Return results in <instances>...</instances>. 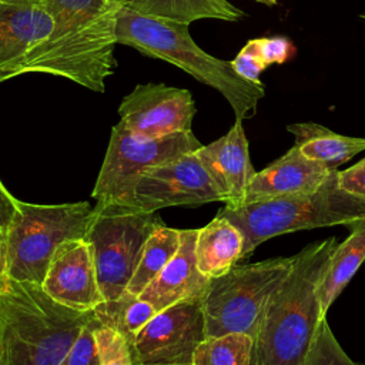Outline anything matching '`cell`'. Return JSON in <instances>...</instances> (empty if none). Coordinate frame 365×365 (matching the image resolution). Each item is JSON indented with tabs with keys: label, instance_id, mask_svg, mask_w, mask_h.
<instances>
[{
	"label": "cell",
	"instance_id": "cell-6",
	"mask_svg": "<svg viewBox=\"0 0 365 365\" xmlns=\"http://www.w3.org/2000/svg\"><path fill=\"white\" fill-rule=\"evenodd\" d=\"M94 215L96 207L86 201L46 205L19 200L7 228L10 279L41 285L58 245L86 238Z\"/></svg>",
	"mask_w": 365,
	"mask_h": 365
},
{
	"label": "cell",
	"instance_id": "cell-33",
	"mask_svg": "<svg viewBox=\"0 0 365 365\" xmlns=\"http://www.w3.org/2000/svg\"><path fill=\"white\" fill-rule=\"evenodd\" d=\"M361 19H362V20H365V13H362V14H361Z\"/></svg>",
	"mask_w": 365,
	"mask_h": 365
},
{
	"label": "cell",
	"instance_id": "cell-31",
	"mask_svg": "<svg viewBox=\"0 0 365 365\" xmlns=\"http://www.w3.org/2000/svg\"><path fill=\"white\" fill-rule=\"evenodd\" d=\"M9 258H7V230L0 228V292L9 287Z\"/></svg>",
	"mask_w": 365,
	"mask_h": 365
},
{
	"label": "cell",
	"instance_id": "cell-24",
	"mask_svg": "<svg viewBox=\"0 0 365 365\" xmlns=\"http://www.w3.org/2000/svg\"><path fill=\"white\" fill-rule=\"evenodd\" d=\"M301 365H361L354 362L338 344L327 318L324 317L314 334L311 345Z\"/></svg>",
	"mask_w": 365,
	"mask_h": 365
},
{
	"label": "cell",
	"instance_id": "cell-17",
	"mask_svg": "<svg viewBox=\"0 0 365 365\" xmlns=\"http://www.w3.org/2000/svg\"><path fill=\"white\" fill-rule=\"evenodd\" d=\"M198 230H181V244L157 278L138 295L157 312L185 299L202 298L210 278L201 274L195 261Z\"/></svg>",
	"mask_w": 365,
	"mask_h": 365
},
{
	"label": "cell",
	"instance_id": "cell-29",
	"mask_svg": "<svg viewBox=\"0 0 365 365\" xmlns=\"http://www.w3.org/2000/svg\"><path fill=\"white\" fill-rule=\"evenodd\" d=\"M338 184L344 191L365 202V158L346 170L338 171Z\"/></svg>",
	"mask_w": 365,
	"mask_h": 365
},
{
	"label": "cell",
	"instance_id": "cell-30",
	"mask_svg": "<svg viewBox=\"0 0 365 365\" xmlns=\"http://www.w3.org/2000/svg\"><path fill=\"white\" fill-rule=\"evenodd\" d=\"M17 201L0 181V228H9L17 210Z\"/></svg>",
	"mask_w": 365,
	"mask_h": 365
},
{
	"label": "cell",
	"instance_id": "cell-9",
	"mask_svg": "<svg viewBox=\"0 0 365 365\" xmlns=\"http://www.w3.org/2000/svg\"><path fill=\"white\" fill-rule=\"evenodd\" d=\"M202 144L192 131L145 138L128 131L120 121L113 127L103 165L93 188L96 205L128 204L138 178L150 168L197 151Z\"/></svg>",
	"mask_w": 365,
	"mask_h": 365
},
{
	"label": "cell",
	"instance_id": "cell-32",
	"mask_svg": "<svg viewBox=\"0 0 365 365\" xmlns=\"http://www.w3.org/2000/svg\"><path fill=\"white\" fill-rule=\"evenodd\" d=\"M255 1L262 3V4H265V6H275V4L278 3V0H255Z\"/></svg>",
	"mask_w": 365,
	"mask_h": 365
},
{
	"label": "cell",
	"instance_id": "cell-1",
	"mask_svg": "<svg viewBox=\"0 0 365 365\" xmlns=\"http://www.w3.org/2000/svg\"><path fill=\"white\" fill-rule=\"evenodd\" d=\"M53 27L11 71L10 78L27 73L64 77L91 91L104 93L114 73L118 0H43Z\"/></svg>",
	"mask_w": 365,
	"mask_h": 365
},
{
	"label": "cell",
	"instance_id": "cell-20",
	"mask_svg": "<svg viewBox=\"0 0 365 365\" xmlns=\"http://www.w3.org/2000/svg\"><path fill=\"white\" fill-rule=\"evenodd\" d=\"M288 131L295 135L298 150L309 160L318 161L331 170L346 163L365 150V138L336 134L315 123L289 124Z\"/></svg>",
	"mask_w": 365,
	"mask_h": 365
},
{
	"label": "cell",
	"instance_id": "cell-19",
	"mask_svg": "<svg viewBox=\"0 0 365 365\" xmlns=\"http://www.w3.org/2000/svg\"><path fill=\"white\" fill-rule=\"evenodd\" d=\"M123 9L141 16L190 24L195 20L217 19L237 21L244 11L228 0H118Z\"/></svg>",
	"mask_w": 365,
	"mask_h": 365
},
{
	"label": "cell",
	"instance_id": "cell-11",
	"mask_svg": "<svg viewBox=\"0 0 365 365\" xmlns=\"http://www.w3.org/2000/svg\"><path fill=\"white\" fill-rule=\"evenodd\" d=\"M214 201L222 197L194 151L147 170L135 182L128 205L157 212L165 207Z\"/></svg>",
	"mask_w": 365,
	"mask_h": 365
},
{
	"label": "cell",
	"instance_id": "cell-10",
	"mask_svg": "<svg viewBox=\"0 0 365 365\" xmlns=\"http://www.w3.org/2000/svg\"><path fill=\"white\" fill-rule=\"evenodd\" d=\"M201 299L157 312L134 339L135 365H194L195 348L205 338Z\"/></svg>",
	"mask_w": 365,
	"mask_h": 365
},
{
	"label": "cell",
	"instance_id": "cell-27",
	"mask_svg": "<svg viewBox=\"0 0 365 365\" xmlns=\"http://www.w3.org/2000/svg\"><path fill=\"white\" fill-rule=\"evenodd\" d=\"M254 47L259 56V58L264 61V64L268 67L269 64H281L294 51L292 43L285 37H262V38H254L252 40Z\"/></svg>",
	"mask_w": 365,
	"mask_h": 365
},
{
	"label": "cell",
	"instance_id": "cell-28",
	"mask_svg": "<svg viewBox=\"0 0 365 365\" xmlns=\"http://www.w3.org/2000/svg\"><path fill=\"white\" fill-rule=\"evenodd\" d=\"M231 64L238 76L251 81V83H261L259 74L267 68L264 61L259 58L252 40H250L231 60Z\"/></svg>",
	"mask_w": 365,
	"mask_h": 365
},
{
	"label": "cell",
	"instance_id": "cell-25",
	"mask_svg": "<svg viewBox=\"0 0 365 365\" xmlns=\"http://www.w3.org/2000/svg\"><path fill=\"white\" fill-rule=\"evenodd\" d=\"M96 344L100 365H135L133 348L120 331L100 325L96 331Z\"/></svg>",
	"mask_w": 365,
	"mask_h": 365
},
{
	"label": "cell",
	"instance_id": "cell-14",
	"mask_svg": "<svg viewBox=\"0 0 365 365\" xmlns=\"http://www.w3.org/2000/svg\"><path fill=\"white\" fill-rule=\"evenodd\" d=\"M53 27L43 0H0V81L44 41Z\"/></svg>",
	"mask_w": 365,
	"mask_h": 365
},
{
	"label": "cell",
	"instance_id": "cell-7",
	"mask_svg": "<svg viewBox=\"0 0 365 365\" xmlns=\"http://www.w3.org/2000/svg\"><path fill=\"white\" fill-rule=\"evenodd\" d=\"M297 255L234 265L211 278L201 299L205 336L241 332L257 338L267 304L289 274Z\"/></svg>",
	"mask_w": 365,
	"mask_h": 365
},
{
	"label": "cell",
	"instance_id": "cell-23",
	"mask_svg": "<svg viewBox=\"0 0 365 365\" xmlns=\"http://www.w3.org/2000/svg\"><path fill=\"white\" fill-rule=\"evenodd\" d=\"M194 365H254V338L241 332L205 336L195 348Z\"/></svg>",
	"mask_w": 365,
	"mask_h": 365
},
{
	"label": "cell",
	"instance_id": "cell-2",
	"mask_svg": "<svg viewBox=\"0 0 365 365\" xmlns=\"http://www.w3.org/2000/svg\"><path fill=\"white\" fill-rule=\"evenodd\" d=\"M335 237L304 247L272 292L257 338L254 365H301L319 321V287L336 248Z\"/></svg>",
	"mask_w": 365,
	"mask_h": 365
},
{
	"label": "cell",
	"instance_id": "cell-8",
	"mask_svg": "<svg viewBox=\"0 0 365 365\" xmlns=\"http://www.w3.org/2000/svg\"><path fill=\"white\" fill-rule=\"evenodd\" d=\"M155 211L128 204L96 205L86 234L104 302L120 298L138 265L145 241L161 225Z\"/></svg>",
	"mask_w": 365,
	"mask_h": 365
},
{
	"label": "cell",
	"instance_id": "cell-5",
	"mask_svg": "<svg viewBox=\"0 0 365 365\" xmlns=\"http://www.w3.org/2000/svg\"><path fill=\"white\" fill-rule=\"evenodd\" d=\"M217 215L241 231L245 258L264 241L282 234L334 225H346L352 230L365 222V202L339 187L338 170H334L314 192L225 204Z\"/></svg>",
	"mask_w": 365,
	"mask_h": 365
},
{
	"label": "cell",
	"instance_id": "cell-16",
	"mask_svg": "<svg viewBox=\"0 0 365 365\" xmlns=\"http://www.w3.org/2000/svg\"><path fill=\"white\" fill-rule=\"evenodd\" d=\"M332 171L327 165L307 158L297 145H292L278 160L255 173L247 187L242 202L314 192Z\"/></svg>",
	"mask_w": 365,
	"mask_h": 365
},
{
	"label": "cell",
	"instance_id": "cell-4",
	"mask_svg": "<svg viewBox=\"0 0 365 365\" xmlns=\"http://www.w3.org/2000/svg\"><path fill=\"white\" fill-rule=\"evenodd\" d=\"M188 26L121 9L117 21V41L147 57L168 61L200 83L215 88L232 107L235 120L242 121L252 117L258 101L265 94L264 84L242 78L235 73L231 61L205 53L192 40Z\"/></svg>",
	"mask_w": 365,
	"mask_h": 365
},
{
	"label": "cell",
	"instance_id": "cell-15",
	"mask_svg": "<svg viewBox=\"0 0 365 365\" xmlns=\"http://www.w3.org/2000/svg\"><path fill=\"white\" fill-rule=\"evenodd\" d=\"M195 154L214 180L222 202L230 205L242 202L247 187L257 173L250 160L242 121L235 120L227 134L201 145Z\"/></svg>",
	"mask_w": 365,
	"mask_h": 365
},
{
	"label": "cell",
	"instance_id": "cell-18",
	"mask_svg": "<svg viewBox=\"0 0 365 365\" xmlns=\"http://www.w3.org/2000/svg\"><path fill=\"white\" fill-rule=\"evenodd\" d=\"M241 231L222 217H215L195 238L197 267L205 277L217 278L228 272L242 258Z\"/></svg>",
	"mask_w": 365,
	"mask_h": 365
},
{
	"label": "cell",
	"instance_id": "cell-21",
	"mask_svg": "<svg viewBox=\"0 0 365 365\" xmlns=\"http://www.w3.org/2000/svg\"><path fill=\"white\" fill-rule=\"evenodd\" d=\"M365 261V222L351 230L349 237L336 245L319 287L322 314L327 315L358 268Z\"/></svg>",
	"mask_w": 365,
	"mask_h": 365
},
{
	"label": "cell",
	"instance_id": "cell-3",
	"mask_svg": "<svg viewBox=\"0 0 365 365\" xmlns=\"http://www.w3.org/2000/svg\"><path fill=\"white\" fill-rule=\"evenodd\" d=\"M94 315L54 301L38 284L0 292V365H58Z\"/></svg>",
	"mask_w": 365,
	"mask_h": 365
},
{
	"label": "cell",
	"instance_id": "cell-12",
	"mask_svg": "<svg viewBox=\"0 0 365 365\" xmlns=\"http://www.w3.org/2000/svg\"><path fill=\"white\" fill-rule=\"evenodd\" d=\"M120 123L133 134L158 138L191 131L195 103L185 88L163 83L135 86L120 103Z\"/></svg>",
	"mask_w": 365,
	"mask_h": 365
},
{
	"label": "cell",
	"instance_id": "cell-22",
	"mask_svg": "<svg viewBox=\"0 0 365 365\" xmlns=\"http://www.w3.org/2000/svg\"><path fill=\"white\" fill-rule=\"evenodd\" d=\"M181 244V230L158 225L144 244L138 265L125 292L138 297L171 261Z\"/></svg>",
	"mask_w": 365,
	"mask_h": 365
},
{
	"label": "cell",
	"instance_id": "cell-13",
	"mask_svg": "<svg viewBox=\"0 0 365 365\" xmlns=\"http://www.w3.org/2000/svg\"><path fill=\"white\" fill-rule=\"evenodd\" d=\"M41 287L54 301L73 309L93 311L104 302L91 247L86 238L58 245Z\"/></svg>",
	"mask_w": 365,
	"mask_h": 365
},
{
	"label": "cell",
	"instance_id": "cell-26",
	"mask_svg": "<svg viewBox=\"0 0 365 365\" xmlns=\"http://www.w3.org/2000/svg\"><path fill=\"white\" fill-rule=\"evenodd\" d=\"M100 325L101 322L94 312L58 365H100L96 344V331Z\"/></svg>",
	"mask_w": 365,
	"mask_h": 365
}]
</instances>
